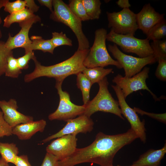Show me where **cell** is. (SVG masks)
<instances>
[{
	"mask_svg": "<svg viewBox=\"0 0 166 166\" xmlns=\"http://www.w3.org/2000/svg\"><path fill=\"white\" fill-rule=\"evenodd\" d=\"M46 125L44 119L19 124L12 128V134L21 140L30 139L38 132H42Z\"/></svg>",
	"mask_w": 166,
	"mask_h": 166,
	"instance_id": "obj_17",
	"label": "cell"
},
{
	"mask_svg": "<svg viewBox=\"0 0 166 166\" xmlns=\"http://www.w3.org/2000/svg\"><path fill=\"white\" fill-rule=\"evenodd\" d=\"M26 2V7L28 8L33 13L38 11L39 7L37 6L33 0H25Z\"/></svg>",
	"mask_w": 166,
	"mask_h": 166,
	"instance_id": "obj_38",
	"label": "cell"
},
{
	"mask_svg": "<svg viewBox=\"0 0 166 166\" xmlns=\"http://www.w3.org/2000/svg\"><path fill=\"white\" fill-rule=\"evenodd\" d=\"M106 40L119 46L124 52L135 53L139 57L154 55L149 40L147 38L139 39L131 34H118L111 29L107 34Z\"/></svg>",
	"mask_w": 166,
	"mask_h": 166,
	"instance_id": "obj_6",
	"label": "cell"
},
{
	"mask_svg": "<svg viewBox=\"0 0 166 166\" xmlns=\"http://www.w3.org/2000/svg\"><path fill=\"white\" fill-rule=\"evenodd\" d=\"M19 153L18 148L14 143L0 142V154L1 157L8 163L14 164Z\"/></svg>",
	"mask_w": 166,
	"mask_h": 166,
	"instance_id": "obj_20",
	"label": "cell"
},
{
	"mask_svg": "<svg viewBox=\"0 0 166 166\" xmlns=\"http://www.w3.org/2000/svg\"><path fill=\"white\" fill-rule=\"evenodd\" d=\"M108 27L119 34L134 35L138 29L136 14L129 8L123 9L118 12H106Z\"/></svg>",
	"mask_w": 166,
	"mask_h": 166,
	"instance_id": "obj_9",
	"label": "cell"
},
{
	"mask_svg": "<svg viewBox=\"0 0 166 166\" xmlns=\"http://www.w3.org/2000/svg\"><path fill=\"white\" fill-rule=\"evenodd\" d=\"M0 166H10L8 163L2 158H0Z\"/></svg>",
	"mask_w": 166,
	"mask_h": 166,
	"instance_id": "obj_42",
	"label": "cell"
},
{
	"mask_svg": "<svg viewBox=\"0 0 166 166\" xmlns=\"http://www.w3.org/2000/svg\"><path fill=\"white\" fill-rule=\"evenodd\" d=\"M118 100V102L122 114L127 119L130 123L131 128L143 143L146 141V129L145 121H141L133 109L127 104L120 88L117 85H112Z\"/></svg>",
	"mask_w": 166,
	"mask_h": 166,
	"instance_id": "obj_11",
	"label": "cell"
},
{
	"mask_svg": "<svg viewBox=\"0 0 166 166\" xmlns=\"http://www.w3.org/2000/svg\"><path fill=\"white\" fill-rule=\"evenodd\" d=\"M54 48L61 45H66L72 46V40L68 38L65 34L62 32L60 33L54 32L52 33V38L50 39Z\"/></svg>",
	"mask_w": 166,
	"mask_h": 166,
	"instance_id": "obj_30",
	"label": "cell"
},
{
	"mask_svg": "<svg viewBox=\"0 0 166 166\" xmlns=\"http://www.w3.org/2000/svg\"><path fill=\"white\" fill-rule=\"evenodd\" d=\"M98 92L95 97L86 105L84 115L88 117L98 111L113 114L123 120L118 101L112 97L108 89L109 82L106 77L98 83Z\"/></svg>",
	"mask_w": 166,
	"mask_h": 166,
	"instance_id": "obj_5",
	"label": "cell"
},
{
	"mask_svg": "<svg viewBox=\"0 0 166 166\" xmlns=\"http://www.w3.org/2000/svg\"><path fill=\"white\" fill-rule=\"evenodd\" d=\"M149 70V67H144L140 72L130 78L118 74L112 81L120 88L125 99L134 92L146 90L151 94L155 101H159L160 100L150 90L146 84Z\"/></svg>",
	"mask_w": 166,
	"mask_h": 166,
	"instance_id": "obj_10",
	"label": "cell"
},
{
	"mask_svg": "<svg viewBox=\"0 0 166 166\" xmlns=\"http://www.w3.org/2000/svg\"><path fill=\"white\" fill-rule=\"evenodd\" d=\"M62 81H56L55 87L59 96V102L57 109L48 116L50 121L58 120L67 121L77 116L84 114L85 107L84 105L74 104L70 100L69 94L62 89Z\"/></svg>",
	"mask_w": 166,
	"mask_h": 166,
	"instance_id": "obj_8",
	"label": "cell"
},
{
	"mask_svg": "<svg viewBox=\"0 0 166 166\" xmlns=\"http://www.w3.org/2000/svg\"><path fill=\"white\" fill-rule=\"evenodd\" d=\"M154 55L158 60L166 59V40H159L152 41L150 45Z\"/></svg>",
	"mask_w": 166,
	"mask_h": 166,
	"instance_id": "obj_28",
	"label": "cell"
},
{
	"mask_svg": "<svg viewBox=\"0 0 166 166\" xmlns=\"http://www.w3.org/2000/svg\"><path fill=\"white\" fill-rule=\"evenodd\" d=\"M77 75V85L81 91L83 105H85L90 101V91L93 84L82 72Z\"/></svg>",
	"mask_w": 166,
	"mask_h": 166,
	"instance_id": "obj_23",
	"label": "cell"
},
{
	"mask_svg": "<svg viewBox=\"0 0 166 166\" xmlns=\"http://www.w3.org/2000/svg\"><path fill=\"white\" fill-rule=\"evenodd\" d=\"M64 127L56 133L43 140L42 144L50 140L68 134L77 135L79 133H86L93 129L94 122L90 117L83 114L68 120Z\"/></svg>",
	"mask_w": 166,
	"mask_h": 166,
	"instance_id": "obj_13",
	"label": "cell"
},
{
	"mask_svg": "<svg viewBox=\"0 0 166 166\" xmlns=\"http://www.w3.org/2000/svg\"><path fill=\"white\" fill-rule=\"evenodd\" d=\"M166 153V144L158 150L150 149L141 155L139 159L133 162L135 166H160L161 160Z\"/></svg>",
	"mask_w": 166,
	"mask_h": 166,
	"instance_id": "obj_18",
	"label": "cell"
},
{
	"mask_svg": "<svg viewBox=\"0 0 166 166\" xmlns=\"http://www.w3.org/2000/svg\"><path fill=\"white\" fill-rule=\"evenodd\" d=\"M53 10L50 18L61 22L69 27L73 32L77 40V50L89 49V43L82 29V21L70 10L68 5L62 0H52Z\"/></svg>",
	"mask_w": 166,
	"mask_h": 166,
	"instance_id": "obj_3",
	"label": "cell"
},
{
	"mask_svg": "<svg viewBox=\"0 0 166 166\" xmlns=\"http://www.w3.org/2000/svg\"><path fill=\"white\" fill-rule=\"evenodd\" d=\"M38 1L41 5L47 7L51 12L53 11L52 0H38Z\"/></svg>",
	"mask_w": 166,
	"mask_h": 166,
	"instance_id": "obj_39",
	"label": "cell"
},
{
	"mask_svg": "<svg viewBox=\"0 0 166 166\" xmlns=\"http://www.w3.org/2000/svg\"></svg>",
	"mask_w": 166,
	"mask_h": 166,
	"instance_id": "obj_44",
	"label": "cell"
},
{
	"mask_svg": "<svg viewBox=\"0 0 166 166\" xmlns=\"http://www.w3.org/2000/svg\"><path fill=\"white\" fill-rule=\"evenodd\" d=\"M74 134L61 136L53 141L46 148V152L50 153L58 161L72 155L77 149V138Z\"/></svg>",
	"mask_w": 166,
	"mask_h": 166,
	"instance_id": "obj_14",
	"label": "cell"
},
{
	"mask_svg": "<svg viewBox=\"0 0 166 166\" xmlns=\"http://www.w3.org/2000/svg\"><path fill=\"white\" fill-rule=\"evenodd\" d=\"M158 64L155 72L156 77L163 81H166V59L158 60Z\"/></svg>",
	"mask_w": 166,
	"mask_h": 166,
	"instance_id": "obj_33",
	"label": "cell"
},
{
	"mask_svg": "<svg viewBox=\"0 0 166 166\" xmlns=\"http://www.w3.org/2000/svg\"><path fill=\"white\" fill-rule=\"evenodd\" d=\"M4 10L10 14L21 10L26 8L25 0H17L13 2L8 1L4 6Z\"/></svg>",
	"mask_w": 166,
	"mask_h": 166,
	"instance_id": "obj_31",
	"label": "cell"
},
{
	"mask_svg": "<svg viewBox=\"0 0 166 166\" xmlns=\"http://www.w3.org/2000/svg\"><path fill=\"white\" fill-rule=\"evenodd\" d=\"M30 39L32 43L31 49L40 50L44 53L48 52L53 54L54 48L52 45L50 39L45 40L41 36L33 35L31 37Z\"/></svg>",
	"mask_w": 166,
	"mask_h": 166,
	"instance_id": "obj_22",
	"label": "cell"
},
{
	"mask_svg": "<svg viewBox=\"0 0 166 166\" xmlns=\"http://www.w3.org/2000/svg\"><path fill=\"white\" fill-rule=\"evenodd\" d=\"M16 166H32L27 155L18 156L14 164Z\"/></svg>",
	"mask_w": 166,
	"mask_h": 166,
	"instance_id": "obj_37",
	"label": "cell"
},
{
	"mask_svg": "<svg viewBox=\"0 0 166 166\" xmlns=\"http://www.w3.org/2000/svg\"><path fill=\"white\" fill-rule=\"evenodd\" d=\"M121 148V141L116 135L100 132L92 144L84 148H77L72 155L58 161L56 166H74L85 163L112 166L115 156Z\"/></svg>",
	"mask_w": 166,
	"mask_h": 166,
	"instance_id": "obj_1",
	"label": "cell"
},
{
	"mask_svg": "<svg viewBox=\"0 0 166 166\" xmlns=\"http://www.w3.org/2000/svg\"><path fill=\"white\" fill-rule=\"evenodd\" d=\"M58 161L55 156L46 152L41 166H56Z\"/></svg>",
	"mask_w": 166,
	"mask_h": 166,
	"instance_id": "obj_36",
	"label": "cell"
},
{
	"mask_svg": "<svg viewBox=\"0 0 166 166\" xmlns=\"http://www.w3.org/2000/svg\"><path fill=\"white\" fill-rule=\"evenodd\" d=\"M35 15L32 11L26 7L18 12L10 14L4 20L3 26L9 28L11 25L15 22L18 23L29 19Z\"/></svg>",
	"mask_w": 166,
	"mask_h": 166,
	"instance_id": "obj_21",
	"label": "cell"
},
{
	"mask_svg": "<svg viewBox=\"0 0 166 166\" xmlns=\"http://www.w3.org/2000/svg\"><path fill=\"white\" fill-rule=\"evenodd\" d=\"M87 14L90 20L97 19L101 14L99 0H81Z\"/></svg>",
	"mask_w": 166,
	"mask_h": 166,
	"instance_id": "obj_24",
	"label": "cell"
},
{
	"mask_svg": "<svg viewBox=\"0 0 166 166\" xmlns=\"http://www.w3.org/2000/svg\"><path fill=\"white\" fill-rule=\"evenodd\" d=\"M112 72L113 69L112 68L105 69L101 67L92 68L85 67L82 72L93 84L98 83L107 75Z\"/></svg>",
	"mask_w": 166,
	"mask_h": 166,
	"instance_id": "obj_19",
	"label": "cell"
},
{
	"mask_svg": "<svg viewBox=\"0 0 166 166\" xmlns=\"http://www.w3.org/2000/svg\"><path fill=\"white\" fill-rule=\"evenodd\" d=\"M117 166H121V165H117ZM128 166H135V165H133V164H132V165H131Z\"/></svg>",
	"mask_w": 166,
	"mask_h": 166,
	"instance_id": "obj_43",
	"label": "cell"
},
{
	"mask_svg": "<svg viewBox=\"0 0 166 166\" xmlns=\"http://www.w3.org/2000/svg\"><path fill=\"white\" fill-rule=\"evenodd\" d=\"M107 34V30L103 28L95 31L93 44L83 62L86 68L104 67L113 65L118 69L122 68L119 63L114 60L108 52L106 45Z\"/></svg>",
	"mask_w": 166,
	"mask_h": 166,
	"instance_id": "obj_4",
	"label": "cell"
},
{
	"mask_svg": "<svg viewBox=\"0 0 166 166\" xmlns=\"http://www.w3.org/2000/svg\"><path fill=\"white\" fill-rule=\"evenodd\" d=\"M68 6L72 12L81 21L90 20L87 14L81 0H69Z\"/></svg>",
	"mask_w": 166,
	"mask_h": 166,
	"instance_id": "obj_26",
	"label": "cell"
},
{
	"mask_svg": "<svg viewBox=\"0 0 166 166\" xmlns=\"http://www.w3.org/2000/svg\"><path fill=\"white\" fill-rule=\"evenodd\" d=\"M8 1V0H0V10L1 8L4 7L6 3ZM2 21L1 18L0 17V24L2 23ZM2 36V33L1 30L0 29V38H1Z\"/></svg>",
	"mask_w": 166,
	"mask_h": 166,
	"instance_id": "obj_41",
	"label": "cell"
},
{
	"mask_svg": "<svg viewBox=\"0 0 166 166\" xmlns=\"http://www.w3.org/2000/svg\"><path fill=\"white\" fill-rule=\"evenodd\" d=\"M89 51V49L77 50L67 59L49 66L42 65L35 56L32 59L35 64V69L33 72L25 76L24 81L29 82L40 77H46L54 78L56 81H63L65 79L70 75H77L82 72L85 68L83 62Z\"/></svg>",
	"mask_w": 166,
	"mask_h": 166,
	"instance_id": "obj_2",
	"label": "cell"
},
{
	"mask_svg": "<svg viewBox=\"0 0 166 166\" xmlns=\"http://www.w3.org/2000/svg\"><path fill=\"white\" fill-rule=\"evenodd\" d=\"M0 108L5 121L13 128L21 124L34 121L32 117L25 115L18 111L16 101L11 99L8 101L0 100Z\"/></svg>",
	"mask_w": 166,
	"mask_h": 166,
	"instance_id": "obj_15",
	"label": "cell"
},
{
	"mask_svg": "<svg viewBox=\"0 0 166 166\" xmlns=\"http://www.w3.org/2000/svg\"><path fill=\"white\" fill-rule=\"evenodd\" d=\"M12 128L4 120L3 113L0 110V138L11 136Z\"/></svg>",
	"mask_w": 166,
	"mask_h": 166,
	"instance_id": "obj_32",
	"label": "cell"
},
{
	"mask_svg": "<svg viewBox=\"0 0 166 166\" xmlns=\"http://www.w3.org/2000/svg\"><path fill=\"white\" fill-rule=\"evenodd\" d=\"M133 109L137 113L140 114L142 116L146 115L159 121L166 123V113L160 114L150 113L142 110L138 108L135 107Z\"/></svg>",
	"mask_w": 166,
	"mask_h": 166,
	"instance_id": "obj_35",
	"label": "cell"
},
{
	"mask_svg": "<svg viewBox=\"0 0 166 166\" xmlns=\"http://www.w3.org/2000/svg\"><path fill=\"white\" fill-rule=\"evenodd\" d=\"M146 38L152 41L161 40L166 36V21L164 18L154 26L146 34Z\"/></svg>",
	"mask_w": 166,
	"mask_h": 166,
	"instance_id": "obj_25",
	"label": "cell"
},
{
	"mask_svg": "<svg viewBox=\"0 0 166 166\" xmlns=\"http://www.w3.org/2000/svg\"><path fill=\"white\" fill-rule=\"evenodd\" d=\"M22 73L17 61L13 55L10 56L7 60L5 74L6 76L17 78Z\"/></svg>",
	"mask_w": 166,
	"mask_h": 166,
	"instance_id": "obj_27",
	"label": "cell"
},
{
	"mask_svg": "<svg viewBox=\"0 0 166 166\" xmlns=\"http://www.w3.org/2000/svg\"><path fill=\"white\" fill-rule=\"evenodd\" d=\"M35 57L33 51L29 52L23 56L17 58L18 66L20 69H26L29 67V61L33 59Z\"/></svg>",
	"mask_w": 166,
	"mask_h": 166,
	"instance_id": "obj_34",
	"label": "cell"
},
{
	"mask_svg": "<svg viewBox=\"0 0 166 166\" xmlns=\"http://www.w3.org/2000/svg\"><path fill=\"white\" fill-rule=\"evenodd\" d=\"M164 15L156 12L150 3L145 4L141 11L136 14L138 29L146 35L154 26L164 18Z\"/></svg>",
	"mask_w": 166,
	"mask_h": 166,
	"instance_id": "obj_16",
	"label": "cell"
},
{
	"mask_svg": "<svg viewBox=\"0 0 166 166\" xmlns=\"http://www.w3.org/2000/svg\"><path fill=\"white\" fill-rule=\"evenodd\" d=\"M116 3L119 7L123 9L129 8L131 6L128 0H119Z\"/></svg>",
	"mask_w": 166,
	"mask_h": 166,
	"instance_id": "obj_40",
	"label": "cell"
},
{
	"mask_svg": "<svg viewBox=\"0 0 166 166\" xmlns=\"http://www.w3.org/2000/svg\"><path fill=\"white\" fill-rule=\"evenodd\" d=\"M5 42L0 40V77L5 74L8 57L13 55V51L6 48Z\"/></svg>",
	"mask_w": 166,
	"mask_h": 166,
	"instance_id": "obj_29",
	"label": "cell"
},
{
	"mask_svg": "<svg viewBox=\"0 0 166 166\" xmlns=\"http://www.w3.org/2000/svg\"><path fill=\"white\" fill-rule=\"evenodd\" d=\"M108 49L124 69V77H132L140 72L146 65L155 63L158 61L154 55L141 58L126 54L121 51L115 44L113 45L109 44Z\"/></svg>",
	"mask_w": 166,
	"mask_h": 166,
	"instance_id": "obj_7",
	"label": "cell"
},
{
	"mask_svg": "<svg viewBox=\"0 0 166 166\" xmlns=\"http://www.w3.org/2000/svg\"><path fill=\"white\" fill-rule=\"evenodd\" d=\"M41 18L38 15L34 16L19 23L21 29L19 32L14 37L9 33L5 45L10 50L18 48H24L25 53L32 51L31 49L32 42L29 37V32L33 25L40 22Z\"/></svg>",
	"mask_w": 166,
	"mask_h": 166,
	"instance_id": "obj_12",
	"label": "cell"
}]
</instances>
